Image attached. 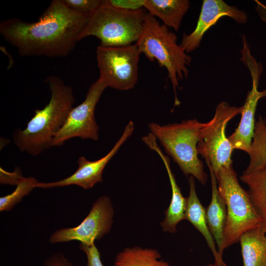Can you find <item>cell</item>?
I'll return each mask as SVG.
<instances>
[{"label":"cell","mask_w":266,"mask_h":266,"mask_svg":"<svg viewBox=\"0 0 266 266\" xmlns=\"http://www.w3.org/2000/svg\"><path fill=\"white\" fill-rule=\"evenodd\" d=\"M91 16L72 10L63 0H54L36 22L16 18L1 21L0 33L22 56L66 57L80 40Z\"/></svg>","instance_id":"6da1fadb"},{"label":"cell","mask_w":266,"mask_h":266,"mask_svg":"<svg viewBox=\"0 0 266 266\" xmlns=\"http://www.w3.org/2000/svg\"><path fill=\"white\" fill-rule=\"evenodd\" d=\"M45 81L51 93L49 103L41 109H35L26 127L13 134L14 142L18 149L33 156L52 146L54 136L75 102L72 88L61 78L51 75Z\"/></svg>","instance_id":"7a4b0ae2"},{"label":"cell","mask_w":266,"mask_h":266,"mask_svg":"<svg viewBox=\"0 0 266 266\" xmlns=\"http://www.w3.org/2000/svg\"><path fill=\"white\" fill-rule=\"evenodd\" d=\"M135 44L140 54H144L151 62L156 60L160 66L166 69L174 92L175 105L179 104L177 97L178 82L187 77V66H190L192 58L177 43L176 35L147 13L142 33Z\"/></svg>","instance_id":"3957f363"},{"label":"cell","mask_w":266,"mask_h":266,"mask_svg":"<svg viewBox=\"0 0 266 266\" xmlns=\"http://www.w3.org/2000/svg\"><path fill=\"white\" fill-rule=\"evenodd\" d=\"M220 194L227 207L223 241L219 253L239 241L247 231L261 225L263 218L254 206L249 193L239 183L233 165L221 168L215 175Z\"/></svg>","instance_id":"277c9868"},{"label":"cell","mask_w":266,"mask_h":266,"mask_svg":"<svg viewBox=\"0 0 266 266\" xmlns=\"http://www.w3.org/2000/svg\"><path fill=\"white\" fill-rule=\"evenodd\" d=\"M203 124L192 119L164 125L151 123L148 128L183 173L187 176H193L204 185L207 176L197 150Z\"/></svg>","instance_id":"5b68a950"},{"label":"cell","mask_w":266,"mask_h":266,"mask_svg":"<svg viewBox=\"0 0 266 266\" xmlns=\"http://www.w3.org/2000/svg\"><path fill=\"white\" fill-rule=\"evenodd\" d=\"M146 12L143 8L134 11L114 7L102 0L91 15L80 39L89 36L99 38L100 45L122 46L136 42L143 29Z\"/></svg>","instance_id":"8992f818"},{"label":"cell","mask_w":266,"mask_h":266,"mask_svg":"<svg viewBox=\"0 0 266 266\" xmlns=\"http://www.w3.org/2000/svg\"><path fill=\"white\" fill-rule=\"evenodd\" d=\"M242 109V106H231L222 101L216 106L212 119L203 123L200 129L198 152L215 175L222 167L233 164V149L226 135V128L232 119L241 113Z\"/></svg>","instance_id":"52a82bcc"},{"label":"cell","mask_w":266,"mask_h":266,"mask_svg":"<svg viewBox=\"0 0 266 266\" xmlns=\"http://www.w3.org/2000/svg\"><path fill=\"white\" fill-rule=\"evenodd\" d=\"M140 54L135 43L122 46L100 45L96 50L99 78L107 87L122 91L133 88L137 82Z\"/></svg>","instance_id":"ba28073f"},{"label":"cell","mask_w":266,"mask_h":266,"mask_svg":"<svg viewBox=\"0 0 266 266\" xmlns=\"http://www.w3.org/2000/svg\"><path fill=\"white\" fill-rule=\"evenodd\" d=\"M106 88L99 78L91 85L84 101L72 107L68 113L63 125L53 138L52 146L62 145L73 137L98 140L99 127L95 120V110Z\"/></svg>","instance_id":"9c48e42d"},{"label":"cell","mask_w":266,"mask_h":266,"mask_svg":"<svg viewBox=\"0 0 266 266\" xmlns=\"http://www.w3.org/2000/svg\"><path fill=\"white\" fill-rule=\"evenodd\" d=\"M114 209L110 198L99 197L93 204L86 218L78 226L63 228L54 232L49 238L53 244L77 240L86 245L95 243L108 233L113 224Z\"/></svg>","instance_id":"30bf717a"},{"label":"cell","mask_w":266,"mask_h":266,"mask_svg":"<svg viewBox=\"0 0 266 266\" xmlns=\"http://www.w3.org/2000/svg\"><path fill=\"white\" fill-rule=\"evenodd\" d=\"M133 130V122L130 121L125 128L122 135L106 155L94 161H89L85 157L81 156L77 161L78 167L72 175L57 181L47 183L38 182L35 188L48 189L75 185L84 189L92 188L97 183L102 182V174L105 166L132 134Z\"/></svg>","instance_id":"8fae6325"},{"label":"cell","mask_w":266,"mask_h":266,"mask_svg":"<svg viewBox=\"0 0 266 266\" xmlns=\"http://www.w3.org/2000/svg\"><path fill=\"white\" fill-rule=\"evenodd\" d=\"M226 16L240 24L246 23L248 20L245 11L222 0H203L196 28L189 34L183 33L180 45L186 53L194 51L200 45L206 32Z\"/></svg>","instance_id":"7c38bea8"},{"label":"cell","mask_w":266,"mask_h":266,"mask_svg":"<svg viewBox=\"0 0 266 266\" xmlns=\"http://www.w3.org/2000/svg\"><path fill=\"white\" fill-rule=\"evenodd\" d=\"M252 87L248 92L241 111V118L235 131L228 137L234 149L243 151L249 154L254 135L255 122V114L259 100L266 97V89L260 91L258 87L261 74L250 73Z\"/></svg>","instance_id":"4fadbf2b"},{"label":"cell","mask_w":266,"mask_h":266,"mask_svg":"<svg viewBox=\"0 0 266 266\" xmlns=\"http://www.w3.org/2000/svg\"><path fill=\"white\" fill-rule=\"evenodd\" d=\"M142 141L151 150L156 152L162 160L166 167L171 189V198L168 208L165 212V218L161 223L164 232L175 233L178 223L185 220L187 198L183 197L173 173L169 158L163 152L157 142V139L152 133H149L142 137Z\"/></svg>","instance_id":"5bb4252c"},{"label":"cell","mask_w":266,"mask_h":266,"mask_svg":"<svg viewBox=\"0 0 266 266\" xmlns=\"http://www.w3.org/2000/svg\"><path fill=\"white\" fill-rule=\"evenodd\" d=\"M189 195L187 198L185 220H188L202 235L215 259V263L226 265L218 252L215 240L209 230L206 209L201 203L196 190L195 178L189 176Z\"/></svg>","instance_id":"9a60e30c"},{"label":"cell","mask_w":266,"mask_h":266,"mask_svg":"<svg viewBox=\"0 0 266 266\" xmlns=\"http://www.w3.org/2000/svg\"><path fill=\"white\" fill-rule=\"evenodd\" d=\"M208 168L211 179V199L206 209V216L209 230L219 252L223 241L227 216V207L224 199L219 192L216 175L210 167H208Z\"/></svg>","instance_id":"2e32d148"},{"label":"cell","mask_w":266,"mask_h":266,"mask_svg":"<svg viewBox=\"0 0 266 266\" xmlns=\"http://www.w3.org/2000/svg\"><path fill=\"white\" fill-rule=\"evenodd\" d=\"M189 6L188 0H145L144 5L148 13L176 31Z\"/></svg>","instance_id":"e0dca14e"},{"label":"cell","mask_w":266,"mask_h":266,"mask_svg":"<svg viewBox=\"0 0 266 266\" xmlns=\"http://www.w3.org/2000/svg\"><path fill=\"white\" fill-rule=\"evenodd\" d=\"M239 242L243 266H266V234L260 225L244 233Z\"/></svg>","instance_id":"ac0fdd59"},{"label":"cell","mask_w":266,"mask_h":266,"mask_svg":"<svg viewBox=\"0 0 266 266\" xmlns=\"http://www.w3.org/2000/svg\"><path fill=\"white\" fill-rule=\"evenodd\" d=\"M161 258L155 249L127 247L116 255L112 266H170Z\"/></svg>","instance_id":"d6986e66"},{"label":"cell","mask_w":266,"mask_h":266,"mask_svg":"<svg viewBox=\"0 0 266 266\" xmlns=\"http://www.w3.org/2000/svg\"><path fill=\"white\" fill-rule=\"evenodd\" d=\"M249 165L243 173L255 171L266 166V119L259 116L255 122Z\"/></svg>","instance_id":"ffe728a7"},{"label":"cell","mask_w":266,"mask_h":266,"mask_svg":"<svg viewBox=\"0 0 266 266\" xmlns=\"http://www.w3.org/2000/svg\"><path fill=\"white\" fill-rule=\"evenodd\" d=\"M240 180L249 188L252 202L259 214L266 218V166L251 173H243Z\"/></svg>","instance_id":"44dd1931"},{"label":"cell","mask_w":266,"mask_h":266,"mask_svg":"<svg viewBox=\"0 0 266 266\" xmlns=\"http://www.w3.org/2000/svg\"><path fill=\"white\" fill-rule=\"evenodd\" d=\"M37 182L34 177L22 176L16 183V188L12 193L0 198V211H10L35 188Z\"/></svg>","instance_id":"7402d4cb"},{"label":"cell","mask_w":266,"mask_h":266,"mask_svg":"<svg viewBox=\"0 0 266 266\" xmlns=\"http://www.w3.org/2000/svg\"><path fill=\"white\" fill-rule=\"evenodd\" d=\"M100 0H63L72 10L83 14L92 15L101 5Z\"/></svg>","instance_id":"603a6c76"},{"label":"cell","mask_w":266,"mask_h":266,"mask_svg":"<svg viewBox=\"0 0 266 266\" xmlns=\"http://www.w3.org/2000/svg\"><path fill=\"white\" fill-rule=\"evenodd\" d=\"M79 248L86 254L87 260L86 266H103L100 253L95 243L91 245L80 244Z\"/></svg>","instance_id":"cb8c5ba5"},{"label":"cell","mask_w":266,"mask_h":266,"mask_svg":"<svg viewBox=\"0 0 266 266\" xmlns=\"http://www.w3.org/2000/svg\"><path fill=\"white\" fill-rule=\"evenodd\" d=\"M110 5L119 9L134 11L144 7L145 0H105Z\"/></svg>","instance_id":"d4e9b609"},{"label":"cell","mask_w":266,"mask_h":266,"mask_svg":"<svg viewBox=\"0 0 266 266\" xmlns=\"http://www.w3.org/2000/svg\"><path fill=\"white\" fill-rule=\"evenodd\" d=\"M44 266H74L61 252L56 253L47 258L44 262Z\"/></svg>","instance_id":"484cf974"},{"label":"cell","mask_w":266,"mask_h":266,"mask_svg":"<svg viewBox=\"0 0 266 266\" xmlns=\"http://www.w3.org/2000/svg\"><path fill=\"white\" fill-rule=\"evenodd\" d=\"M260 226L266 234V218L263 219V221Z\"/></svg>","instance_id":"4316f807"},{"label":"cell","mask_w":266,"mask_h":266,"mask_svg":"<svg viewBox=\"0 0 266 266\" xmlns=\"http://www.w3.org/2000/svg\"><path fill=\"white\" fill-rule=\"evenodd\" d=\"M203 266H227L226 265H218L215 263L214 264H209V265Z\"/></svg>","instance_id":"83f0119b"}]
</instances>
